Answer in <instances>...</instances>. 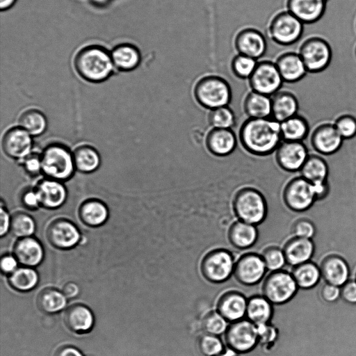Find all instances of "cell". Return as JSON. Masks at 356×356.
Returning a JSON list of instances; mask_svg holds the SVG:
<instances>
[{
    "instance_id": "obj_18",
    "label": "cell",
    "mask_w": 356,
    "mask_h": 356,
    "mask_svg": "<svg viewBox=\"0 0 356 356\" xmlns=\"http://www.w3.org/2000/svg\"><path fill=\"white\" fill-rule=\"evenodd\" d=\"M314 252V245L312 239L294 238L284 249L286 265L283 270L291 273L295 266L311 261Z\"/></svg>"
},
{
    "instance_id": "obj_13",
    "label": "cell",
    "mask_w": 356,
    "mask_h": 356,
    "mask_svg": "<svg viewBox=\"0 0 356 356\" xmlns=\"http://www.w3.org/2000/svg\"><path fill=\"white\" fill-rule=\"evenodd\" d=\"M308 157L302 142L282 140L275 152V163L282 170L289 172L300 171Z\"/></svg>"
},
{
    "instance_id": "obj_41",
    "label": "cell",
    "mask_w": 356,
    "mask_h": 356,
    "mask_svg": "<svg viewBox=\"0 0 356 356\" xmlns=\"http://www.w3.org/2000/svg\"><path fill=\"white\" fill-rule=\"evenodd\" d=\"M38 281L37 273L28 268L16 269L10 276L11 286L19 291H28L36 285Z\"/></svg>"
},
{
    "instance_id": "obj_40",
    "label": "cell",
    "mask_w": 356,
    "mask_h": 356,
    "mask_svg": "<svg viewBox=\"0 0 356 356\" xmlns=\"http://www.w3.org/2000/svg\"><path fill=\"white\" fill-rule=\"evenodd\" d=\"M236 120L235 113L229 106L210 110L208 114V122L211 128L232 129Z\"/></svg>"
},
{
    "instance_id": "obj_47",
    "label": "cell",
    "mask_w": 356,
    "mask_h": 356,
    "mask_svg": "<svg viewBox=\"0 0 356 356\" xmlns=\"http://www.w3.org/2000/svg\"><path fill=\"white\" fill-rule=\"evenodd\" d=\"M334 127L343 139H348L356 135V119L350 115L339 118Z\"/></svg>"
},
{
    "instance_id": "obj_59",
    "label": "cell",
    "mask_w": 356,
    "mask_h": 356,
    "mask_svg": "<svg viewBox=\"0 0 356 356\" xmlns=\"http://www.w3.org/2000/svg\"><path fill=\"white\" fill-rule=\"evenodd\" d=\"M95 3L101 5L104 4L107 2L108 0H92Z\"/></svg>"
},
{
    "instance_id": "obj_31",
    "label": "cell",
    "mask_w": 356,
    "mask_h": 356,
    "mask_svg": "<svg viewBox=\"0 0 356 356\" xmlns=\"http://www.w3.org/2000/svg\"><path fill=\"white\" fill-rule=\"evenodd\" d=\"M258 230L256 225L236 221L229 232V238L233 245L239 249L251 248L257 241Z\"/></svg>"
},
{
    "instance_id": "obj_9",
    "label": "cell",
    "mask_w": 356,
    "mask_h": 356,
    "mask_svg": "<svg viewBox=\"0 0 356 356\" xmlns=\"http://www.w3.org/2000/svg\"><path fill=\"white\" fill-rule=\"evenodd\" d=\"M281 196L284 204L295 211L309 209L316 200L312 184L302 176L288 181L282 190Z\"/></svg>"
},
{
    "instance_id": "obj_46",
    "label": "cell",
    "mask_w": 356,
    "mask_h": 356,
    "mask_svg": "<svg viewBox=\"0 0 356 356\" xmlns=\"http://www.w3.org/2000/svg\"><path fill=\"white\" fill-rule=\"evenodd\" d=\"M200 348L204 356H217L225 350V345L221 337L206 334L200 339Z\"/></svg>"
},
{
    "instance_id": "obj_1",
    "label": "cell",
    "mask_w": 356,
    "mask_h": 356,
    "mask_svg": "<svg viewBox=\"0 0 356 356\" xmlns=\"http://www.w3.org/2000/svg\"><path fill=\"white\" fill-rule=\"evenodd\" d=\"M238 138L242 147L250 154L268 156L282 140L280 122L271 117L248 118L240 127Z\"/></svg>"
},
{
    "instance_id": "obj_39",
    "label": "cell",
    "mask_w": 356,
    "mask_h": 356,
    "mask_svg": "<svg viewBox=\"0 0 356 356\" xmlns=\"http://www.w3.org/2000/svg\"><path fill=\"white\" fill-rule=\"evenodd\" d=\"M38 303L42 311L47 313H55L65 307L66 297L57 290L48 289L40 293Z\"/></svg>"
},
{
    "instance_id": "obj_54",
    "label": "cell",
    "mask_w": 356,
    "mask_h": 356,
    "mask_svg": "<svg viewBox=\"0 0 356 356\" xmlns=\"http://www.w3.org/2000/svg\"><path fill=\"white\" fill-rule=\"evenodd\" d=\"M1 226H0V234L3 236L5 234L7 233L8 230L10 227V222L11 218H10L8 213L5 209V208L1 206Z\"/></svg>"
},
{
    "instance_id": "obj_10",
    "label": "cell",
    "mask_w": 356,
    "mask_h": 356,
    "mask_svg": "<svg viewBox=\"0 0 356 356\" xmlns=\"http://www.w3.org/2000/svg\"><path fill=\"white\" fill-rule=\"evenodd\" d=\"M299 55L310 73L325 70L332 60L330 46L327 41L318 37L306 40L300 47Z\"/></svg>"
},
{
    "instance_id": "obj_38",
    "label": "cell",
    "mask_w": 356,
    "mask_h": 356,
    "mask_svg": "<svg viewBox=\"0 0 356 356\" xmlns=\"http://www.w3.org/2000/svg\"><path fill=\"white\" fill-rule=\"evenodd\" d=\"M18 122L19 127L34 136L43 134L47 127L45 116L36 109H29L24 111L20 115Z\"/></svg>"
},
{
    "instance_id": "obj_17",
    "label": "cell",
    "mask_w": 356,
    "mask_h": 356,
    "mask_svg": "<svg viewBox=\"0 0 356 356\" xmlns=\"http://www.w3.org/2000/svg\"><path fill=\"white\" fill-rule=\"evenodd\" d=\"M204 145L212 155L226 157L235 151L237 138L232 129L211 128L205 136Z\"/></svg>"
},
{
    "instance_id": "obj_32",
    "label": "cell",
    "mask_w": 356,
    "mask_h": 356,
    "mask_svg": "<svg viewBox=\"0 0 356 356\" xmlns=\"http://www.w3.org/2000/svg\"><path fill=\"white\" fill-rule=\"evenodd\" d=\"M64 318L67 326L74 332L88 331L92 327L94 322L92 312L83 305L70 307L66 311Z\"/></svg>"
},
{
    "instance_id": "obj_34",
    "label": "cell",
    "mask_w": 356,
    "mask_h": 356,
    "mask_svg": "<svg viewBox=\"0 0 356 356\" xmlns=\"http://www.w3.org/2000/svg\"><path fill=\"white\" fill-rule=\"evenodd\" d=\"M73 159L75 168L84 173L95 171L101 162L97 151L89 145L77 147L73 152Z\"/></svg>"
},
{
    "instance_id": "obj_12",
    "label": "cell",
    "mask_w": 356,
    "mask_h": 356,
    "mask_svg": "<svg viewBox=\"0 0 356 356\" xmlns=\"http://www.w3.org/2000/svg\"><path fill=\"white\" fill-rule=\"evenodd\" d=\"M236 261L228 251L219 250L209 253L202 263L204 276L213 282H222L234 274Z\"/></svg>"
},
{
    "instance_id": "obj_53",
    "label": "cell",
    "mask_w": 356,
    "mask_h": 356,
    "mask_svg": "<svg viewBox=\"0 0 356 356\" xmlns=\"http://www.w3.org/2000/svg\"><path fill=\"white\" fill-rule=\"evenodd\" d=\"M17 261L11 256H5L1 261V270L5 273H13L17 268Z\"/></svg>"
},
{
    "instance_id": "obj_27",
    "label": "cell",
    "mask_w": 356,
    "mask_h": 356,
    "mask_svg": "<svg viewBox=\"0 0 356 356\" xmlns=\"http://www.w3.org/2000/svg\"><path fill=\"white\" fill-rule=\"evenodd\" d=\"M110 52L115 68L120 71H131L136 69L141 61L139 49L129 43L119 44Z\"/></svg>"
},
{
    "instance_id": "obj_23",
    "label": "cell",
    "mask_w": 356,
    "mask_h": 356,
    "mask_svg": "<svg viewBox=\"0 0 356 356\" xmlns=\"http://www.w3.org/2000/svg\"><path fill=\"white\" fill-rule=\"evenodd\" d=\"M271 97V118L282 122L297 115L298 102L293 92L280 90Z\"/></svg>"
},
{
    "instance_id": "obj_5",
    "label": "cell",
    "mask_w": 356,
    "mask_h": 356,
    "mask_svg": "<svg viewBox=\"0 0 356 356\" xmlns=\"http://www.w3.org/2000/svg\"><path fill=\"white\" fill-rule=\"evenodd\" d=\"M42 172L49 179L64 181L74 171L73 154L65 146L54 144L47 147L40 156Z\"/></svg>"
},
{
    "instance_id": "obj_14",
    "label": "cell",
    "mask_w": 356,
    "mask_h": 356,
    "mask_svg": "<svg viewBox=\"0 0 356 356\" xmlns=\"http://www.w3.org/2000/svg\"><path fill=\"white\" fill-rule=\"evenodd\" d=\"M234 274L245 285L260 283L267 275V269L261 256L249 253L241 257L236 263Z\"/></svg>"
},
{
    "instance_id": "obj_49",
    "label": "cell",
    "mask_w": 356,
    "mask_h": 356,
    "mask_svg": "<svg viewBox=\"0 0 356 356\" xmlns=\"http://www.w3.org/2000/svg\"><path fill=\"white\" fill-rule=\"evenodd\" d=\"M25 171L31 175L35 176L42 172V163L40 156L31 154L22 161Z\"/></svg>"
},
{
    "instance_id": "obj_51",
    "label": "cell",
    "mask_w": 356,
    "mask_h": 356,
    "mask_svg": "<svg viewBox=\"0 0 356 356\" xmlns=\"http://www.w3.org/2000/svg\"><path fill=\"white\" fill-rule=\"evenodd\" d=\"M23 204L29 209H34L40 205L39 195L35 189H29L24 191L22 195Z\"/></svg>"
},
{
    "instance_id": "obj_6",
    "label": "cell",
    "mask_w": 356,
    "mask_h": 356,
    "mask_svg": "<svg viewBox=\"0 0 356 356\" xmlns=\"http://www.w3.org/2000/svg\"><path fill=\"white\" fill-rule=\"evenodd\" d=\"M258 327L248 318L231 323L221 337L225 346L238 354L249 353L258 343Z\"/></svg>"
},
{
    "instance_id": "obj_33",
    "label": "cell",
    "mask_w": 356,
    "mask_h": 356,
    "mask_svg": "<svg viewBox=\"0 0 356 356\" xmlns=\"http://www.w3.org/2000/svg\"><path fill=\"white\" fill-rule=\"evenodd\" d=\"M79 216L86 225L99 226L106 222L108 211L102 202L97 200H89L81 205Z\"/></svg>"
},
{
    "instance_id": "obj_24",
    "label": "cell",
    "mask_w": 356,
    "mask_h": 356,
    "mask_svg": "<svg viewBox=\"0 0 356 356\" xmlns=\"http://www.w3.org/2000/svg\"><path fill=\"white\" fill-rule=\"evenodd\" d=\"M343 138L334 125L325 124L318 127L312 137L315 150L323 154L336 152L341 146Z\"/></svg>"
},
{
    "instance_id": "obj_3",
    "label": "cell",
    "mask_w": 356,
    "mask_h": 356,
    "mask_svg": "<svg viewBox=\"0 0 356 356\" xmlns=\"http://www.w3.org/2000/svg\"><path fill=\"white\" fill-rule=\"evenodd\" d=\"M232 205L238 220L256 226L266 220L269 211L264 194L250 186H241L234 192Z\"/></svg>"
},
{
    "instance_id": "obj_35",
    "label": "cell",
    "mask_w": 356,
    "mask_h": 356,
    "mask_svg": "<svg viewBox=\"0 0 356 356\" xmlns=\"http://www.w3.org/2000/svg\"><path fill=\"white\" fill-rule=\"evenodd\" d=\"M299 288L311 289L318 284L322 276L318 266L309 261L295 266L291 272Z\"/></svg>"
},
{
    "instance_id": "obj_20",
    "label": "cell",
    "mask_w": 356,
    "mask_h": 356,
    "mask_svg": "<svg viewBox=\"0 0 356 356\" xmlns=\"http://www.w3.org/2000/svg\"><path fill=\"white\" fill-rule=\"evenodd\" d=\"M328 0H286V8L303 24H312L323 15Z\"/></svg>"
},
{
    "instance_id": "obj_25",
    "label": "cell",
    "mask_w": 356,
    "mask_h": 356,
    "mask_svg": "<svg viewBox=\"0 0 356 356\" xmlns=\"http://www.w3.org/2000/svg\"><path fill=\"white\" fill-rule=\"evenodd\" d=\"M321 276L329 284L343 286L350 280V270L346 261L339 256L326 258L321 268Z\"/></svg>"
},
{
    "instance_id": "obj_37",
    "label": "cell",
    "mask_w": 356,
    "mask_h": 356,
    "mask_svg": "<svg viewBox=\"0 0 356 356\" xmlns=\"http://www.w3.org/2000/svg\"><path fill=\"white\" fill-rule=\"evenodd\" d=\"M302 177L312 184L326 181L328 167L325 161L318 156H309L300 170Z\"/></svg>"
},
{
    "instance_id": "obj_8",
    "label": "cell",
    "mask_w": 356,
    "mask_h": 356,
    "mask_svg": "<svg viewBox=\"0 0 356 356\" xmlns=\"http://www.w3.org/2000/svg\"><path fill=\"white\" fill-rule=\"evenodd\" d=\"M298 286L291 273L284 270L267 273L263 284V296L272 304L289 301Z\"/></svg>"
},
{
    "instance_id": "obj_55",
    "label": "cell",
    "mask_w": 356,
    "mask_h": 356,
    "mask_svg": "<svg viewBox=\"0 0 356 356\" xmlns=\"http://www.w3.org/2000/svg\"><path fill=\"white\" fill-rule=\"evenodd\" d=\"M62 293L66 298H74L79 294V288L75 283L69 282L64 286Z\"/></svg>"
},
{
    "instance_id": "obj_29",
    "label": "cell",
    "mask_w": 356,
    "mask_h": 356,
    "mask_svg": "<svg viewBox=\"0 0 356 356\" xmlns=\"http://www.w3.org/2000/svg\"><path fill=\"white\" fill-rule=\"evenodd\" d=\"M273 312V304L264 296H253L248 300L245 318L257 326L269 323Z\"/></svg>"
},
{
    "instance_id": "obj_4",
    "label": "cell",
    "mask_w": 356,
    "mask_h": 356,
    "mask_svg": "<svg viewBox=\"0 0 356 356\" xmlns=\"http://www.w3.org/2000/svg\"><path fill=\"white\" fill-rule=\"evenodd\" d=\"M193 95L202 107L212 110L229 106L232 92L229 83L218 75H206L199 79L193 88Z\"/></svg>"
},
{
    "instance_id": "obj_57",
    "label": "cell",
    "mask_w": 356,
    "mask_h": 356,
    "mask_svg": "<svg viewBox=\"0 0 356 356\" xmlns=\"http://www.w3.org/2000/svg\"><path fill=\"white\" fill-rule=\"evenodd\" d=\"M17 0H0L1 11H6L11 8Z\"/></svg>"
},
{
    "instance_id": "obj_15",
    "label": "cell",
    "mask_w": 356,
    "mask_h": 356,
    "mask_svg": "<svg viewBox=\"0 0 356 356\" xmlns=\"http://www.w3.org/2000/svg\"><path fill=\"white\" fill-rule=\"evenodd\" d=\"M1 145L8 157L22 161L32 153L31 135L20 127H13L4 134Z\"/></svg>"
},
{
    "instance_id": "obj_52",
    "label": "cell",
    "mask_w": 356,
    "mask_h": 356,
    "mask_svg": "<svg viewBox=\"0 0 356 356\" xmlns=\"http://www.w3.org/2000/svg\"><path fill=\"white\" fill-rule=\"evenodd\" d=\"M341 297L349 303L356 304V280H349L341 287Z\"/></svg>"
},
{
    "instance_id": "obj_26",
    "label": "cell",
    "mask_w": 356,
    "mask_h": 356,
    "mask_svg": "<svg viewBox=\"0 0 356 356\" xmlns=\"http://www.w3.org/2000/svg\"><path fill=\"white\" fill-rule=\"evenodd\" d=\"M248 298L237 292L225 294L220 300L218 312L229 323L245 318Z\"/></svg>"
},
{
    "instance_id": "obj_16",
    "label": "cell",
    "mask_w": 356,
    "mask_h": 356,
    "mask_svg": "<svg viewBox=\"0 0 356 356\" xmlns=\"http://www.w3.org/2000/svg\"><path fill=\"white\" fill-rule=\"evenodd\" d=\"M234 47L238 54L259 59L267 49L265 36L254 28H244L234 38Z\"/></svg>"
},
{
    "instance_id": "obj_30",
    "label": "cell",
    "mask_w": 356,
    "mask_h": 356,
    "mask_svg": "<svg viewBox=\"0 0 356 356\" xmlns=\"http://www.w3.org/2000/svg\"><path fill=\"white\" fill-rule=\"evenodd\" d=\"M243 110L248 118L271 117V97L250 91L243 101Z\"/></svg>"
},
{
    "instance_id": "obj_11",
    "label": "cell",
    "mask_w": 356,
    "mask_h": 356,
    "mask_svg": "<svg viewBox=\"0 0 356 356\" xmlns=\"http://www.w3.org/2000/svg\"><path fill=\"white\" fill-rule=\"evenodd\" d=\"M248 82L252 91L269 97L280 90L284 83L275 63L268 60L258 62Z\"/></svg>"
},
{
    "instance_id": "obj_2",
    "label": "cell",
    "mask_w": 356,
    "mask_h": 356,
    "mask_svg": "<svg viewBox=\"0 0 356 356\" xmlns=\"http://www.w3.org/2000/svg\"><path fill=\"white\" fill-rule=\"evenodd\" d=\"M74 67L84 80L99 83L107 79L113 73L111 52L106 48L91 44L79 49L74 58Z\"/></svg>"
},
{
    "instance_id": "obj_21",
    "label": "cell",
    "mask_w": 356,
    "mask_h": 356,
    "mask_svg": "<svg viewBox=\"0 0 356 356\" xmlns=\"http://www.w3.org/2000/svg\"><path fill=\"white\" fill-rule=\"evenodd\" d=\"M275 63L285 83H296L308 72L299 54L295 52L282 54Z\"/></svg>"
},
{
    "instance_id": "obj_48",
    "label": "cell",
    "mask_w": 356,
    "mask_h": 356,
    "mask_svg": "<svg viewBox=\"0 0 356 356\" xmlns=\"http://www.w3.org/2000/svg\"><path fill=\"white\" fill-rule=\"evenodd\" d=\"M294 234L296 237L312 239L316 234V228L312 221L301 219L294 226Z\"/></svg>"
},
{
    "instance_id": "obj_44",
    "label": "cell",
    "mask_w": 356,
    "mask_h": 356,
    "mask_svg": "<svg viewBox=\"0 0 356 356\" xmlns=\"http://www.w3.org/2000/svg\"><path fill=\"white\" fill-rule=\"evenodd\" d=\"M229 323L218 311L209 314L204 321V330L206 334L222 337L227 332Z\"/></svg>"
},
{
    "instance_id": "obj_58",
    "label": "cell",
    "mask_w": 356,
    "mask_h": 356,
    "mask_svg": "<svg viewBox=\"0 0 356 356\" xmlns=\"http://www.w3.org/2000/svg\"><path fill=\"white\" fill-rule=\"evenodd\" d=\"M238 355V353L225 346V351L217 356H237Z\"/></svg>"
},
{
    "instance_id": "obj_50",
    "label": "cell",
    "mask_w": 356,
    "mask_h": 356,
    "mask_svg": "<svg viewBox=\"0 0 356 356\" xmlns=\"http://www.w3.org/2000/svg\"><path fill=\"white\" fill-rule=\"evenodd\" d=\"M322 296L327 302H334L341 297V287L325 282L322 288Z\"/></svg>"
},
{
    "instance_id": "obj_60",
    "label": "cell",
    "mask_w": 356,
    "mask_h": 356,
    "mask_svg": "<svg viewBox=\"0 0 356 356\" xmlns=\"http://www.w3.org/2000/svg\"><path fill=\"white\" fill-rule=\"evenodd\" d=\"M355 54H356V49H355Z\"/></svg>"
},
{
    "instance_id": "obj_42",
    "label": "cell",
    "mask_w": 356,
    "mask_h": 356,
    "mask_svg": "<svg viewBox=\"0 0 356 356\" xmlns=\"http://www.w3.org/2000/svg\"><path fill=\"white\" fill-rule=\"evenodd\" d=\"M257 63V59L238 54L232 60L231 70L237 78L248 79L254 71Z\"/></svg>"
},
{
    "instance_id": "obj_22",
    "label": "cell",
    "mask_w": 356,
    "mask_h": 356,
    "mask_svg": "<svg viewBox=\"0 0 356 356\" xmlns=\"http://www.w3.org/2000/svg\"><path fill=\"white\" fill-rule=\"evenodd\" d=\"M40 205L47 209H56L62 206L67 199V190L58 180L45 179L35 188Z\"/></svg>"
},
{
    "instance_id": "obj_28",
    "label": "cell",
    "mask_w": 356,
    "mask_h": 356,
    "mask_svg": "<svg viewBox=\"0 0 356 356\" xmlns=\"http://www.w3.org/2000/svg\"><path fill=\"white\" fill-rule=\"evenodd\" d=\"M14 254L19 263L29 266L39 264L43 258L41 245L30 237H25L15 244Z\"/></svg>"
},
{
    "instance_id": "obj_43",
    "label": "cell",
    "mask_w": 356,
    "mask_h": 356,
    "mask_svg": "<svg viewBox=\"0 0 356 356\" xmlns=\"http://www.w3.org/2000/svg\"><path fill=\"white\" fill-rule=\"evenodd\" d=\"M10 229L16 236L28 237L35 231V222L28 214L18 212L11 217Z\"/></svg>"
},
{
    "instance_id": "obj_19",
    "label": "cell",
    "mask_w": 356,
    "mask_h": 356,
    "mask_svg": "<svg viewBox=\"0 0 356 356\" xmlns=\"http://www.w3.org/2000/svg\"><path fill=\"white\" fill-rule=\"evenodd\" d=\"M49 242L58 248H70L79 240L76 227L68 220L59 219L50 224L47 229Z\"/></svg>"
},
{
    "instance_id": "obj_45",
    "label": "cell",
    "mask_w": 356,
    "mask_h": 356,
    "mask_svg": "<svg viewBox=\"0 0 356 356\" xmlns=\"http://www.w3.org/2000/svg\"><path fill=\"white\" fill-rule=\"evenodd\" d=\"M262 258L268 274L283 270L286 265L284 251L277 248H271L266 250Z\"/></svg>"
},
{
    "instance_id": "obj_36",
    "label": "cell",
    "mask_w": 356,
    "mask_h": 356,
    "mask_svg": "<svg viewBox=\"0 0 356 356\" xmlns=\"http://www.w3.org/2000/svg\"><path fill=\"white\" fill-rule=\"evenodd\" d=\"M280 131L284 140L302 142L308 134V124L296 115L280 122Z\"/></svg>"
},
{
    "instance_id": "obj_56",
    "label": "cell",
    "mask_w": 356,
    "mask_h": 356,
    "mask_svg": "<svg viewBox=\"0 0 356 356\" xmlns=\"http://www.w3.org/2000/svg\"><path fill=\"white\" fill-rule=\"evenodd\" d=\"M54 356H83L82 354L73 347H63L59 348Z\"/></svg>"
},
{
    "instance_id": "obj_7",
    "label": "cell",
    "mask_w": 356,
    "mask_h": 356,
    "mask_svg": "<svg viewBox=\"0 0 356 356\" xmlns=\"http://www.w3.org/2000/svg\"><path fill=\"white\" fill-rule=\"evenodd\" d=\"M303 32V23L288 10L275 15L268 26L269 37L280 45H291L297 42Z\"/></svg>"
}]
</instances>
